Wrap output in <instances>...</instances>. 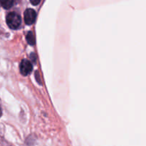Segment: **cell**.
<instances>
[{"instance_id":"obj_1","label":"cell","mask_w":146,"mask_h":146,"mask_svg":"<svg viewBox=\"0 0 146 146\" xmlns=\"http://www.w3.org/2000/svg\"><path fill=\"white\" fill-rule=\"evenodd\" d=\"M7 25L11 29H17L21 23V17L16 12H10L7 14L6 18Z\"/></svg>"},{"instance_id":"obj_7","label":"cell","mask_w":146,"mask_h":146,"mask_svg":"<svg viewBox=\"0 0 146 146\" xmlns=\"http://www.w3.org/2000/svg\"><path fill=\"white\" fill-rule=\"evenodd\" d=\"M1 115H2V111H1V107H0V117H1Z\"/></svg>"},{"instance_id":"obj_4","label":"cell","mask_w":146,"mask_h":146,"mask_svg":"<svg viewBox=\"0 0 146 146\" xmlns=\"http://www.w3.org/2000/svg\"><path fill=\"white\" fill-rule=\"evenodd\" d=\"M14 0H0V6L4 9H9L14 5Z\"/></svg>"},{"instance_id":"obj_2","label":"cell","mask_w":146,"mask_h":146,"mask_svg":"<svg viewBox=\"0 0 146 146\" xmlns=\"http://www.w3.org/2000/svg\"><path fill=\"white\" fill-rule=\"evenodd\" d=\"M24 21L28 25H31L35 21L36 13L32 9H28L24 11Z\"/></svg>"},{"instance_id":"obj_3","label":"cell","mask_w":146,"mask_h":146,"mask_svg":"<svg viewBox=\"0 0 146 146\" xmlns=\"http://www.w3.org/2000/svg\"><path fill=\"white\" fill-rule=\"evenodd\" d=\"M32 71V64L29 60H23L20 64V72L21 74L27 76Z\"/></svg>"},{"instance_id":"obj_6","label":"cell","mask_w":146,"mask_h":146,"mask_svg":"<svg viewBox=\"0 0 146 146\" xmlns=\"http://www.w3.org/2000/svg\"><path fill=\"white\" fill-rule=\"evenodd\" d=\"M30 2L33 4V5H37V4H39V2L41 1V0H29Z\"/></svg>"},{"instance_id":"obj_5","label":"cell","mask_w":146,"mask_h":146,"mask_svg":"<svg viewBox=\"0 0 146 146\" xmlns=\"http://www.w3.org/2000/svg\"><path fill=\"white\" fill-rule=\"evenodd\" d=\"M27 42L30 44V45H34L35 44V39H34V35L31 31L27 34Z\"/></svg>"}]
</instances>
